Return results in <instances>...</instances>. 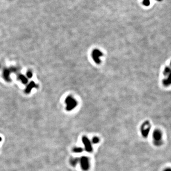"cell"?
<instances>
[{
	"mask_svg": "<svg viewBox=\"0 0 171 171\" xmlns=\"http://www.w3.org/2000/svg\"><path fill=\"white\" fill-rule=\"evenodd\" d=\"M77 162H78V160H77V159H76V158L71 160L70 163L72 165H73V166H75V165H77Z\"/></svg>",
	"mask_w": 171,
	"mask_h": 171,
	"instance_id": "11",
	"label": "cell"
},
{
	"mask_svg": "<svg viewBox=\"0 0 171 171\" xmlns=\"http://www.w3.org/2000/svg\"><path fill=\"white\" fill-rule=\"evenodd\" d=\"M1 140H2V138L0 137V142H1Z\"/></svg>",
	"mask_w": 171,
	"mask_h": 171,
	"instance_id": "15",
	"label": "cell"
},
{
	"mask_svg": "<svg viewBox=\"0 0 171 171\" xmlns=\"http://www.w3.org/2000/svg\"><path fill=\"white\" fill-rule=\"evenodd\" d=\"M103 53L98 49H94L92 52L91 57L94 62L96 64H100L101 62V58L103 56Z\"/></svg>",
	"mask_w": 171,
	"mask_h": 171,
	"instance_id": "3",
	"label": "cell"
},
{
	"mask_svg": "<svg viewBox=\"0 0 171 171\" xmlns=\"http://www.w3.org/2000/svg\"><path fill=\"white\" fill-rule=\"evenodd\" d=\"M80 163L81 165V168L83 171H88L89 169L90 164L89 161V158L86 156L82 157L80 159Z\"/></svg>",
	"mask_w": 171,
	"mask_h": 171,
	"instance_id": "5",
	"label": "cell"
},
{
	"mask_svg": "<svg viewBox=\"0 0 171 171\" xmlns=\"http://www.w3.org/2000/svg\"><path fill=\"white\" fill-rule=\"evenodd\" d=\"M163 171H171V168H166L163 170Z\"/></svg>",
	"mask_w": 171,
	"mask_h": 171,
	"instance_id": "14",
	"label": "cell"
},
{
	"mask_svg": "<svg viewBox=\"0 0 171 171\" xmlns=\"http://www.w3.org/2000/svg\"><path fill=\"white\" fill-rule=\"evenodd\" d=\"M151 130V125L149 121H145L141 127L142 135L144 138L147 137Z\"/></svg>",
	"mask_w": 171,
	"mask_h": 171,
	"instance_id": "4",
	"label": "cell"
},
{
	"mask_svg": "<svg viewBox=\"0 0 171 171\" xmlns=\"http://www.w3.org/2000/svg\"><path fill=\"white\" fill-rule=\"evenodd\" d=\"M27 77H29V78H31V77H32V73H31V71H28V72H27Z\"/></svg>",
	"mask_w": 171,
	"mask_h": 171,
	"instance_id": "13",
	"label": "cell"
},
{
	"mask_svg": "<svg viewBox=\"0 0 171 171\" xmlns=\"http://www.w3.org/2000/svg\"><path fill=\"white\" fill-rule=\"evenodd\" d=\"M19 79L21 80L22 82L24 84H26L28 82V80L24 76L22 75H20L19 76Z\"/></svg>",
	"mask_w": 171,
	"mask_h": 171,
	"instance_id": "9",
	"label": "cell"
},
{
	"mask_svg": "<svg viewBox=\"0 0 171 171\" xmlns=\"http://www.w3.org/2000/svg\"><path fill=\"white\" fill-rule=\"evenodd\" d=\"M10 71L8 69H5L3 70V77L5 80L7 81H9L10 80Z\"/></svg>",
	"mask_w": 171,
	"mask_h": 171,
	"instance_id": "8",
	"label": "cell"
},
{
	"mask_svg": "<svg viewBox=\"0 0 171 171\" xmlns=\"http://www.w3.org/2000/svg\"><path fill=\"white\" fill-rule=\"evenodd\" d=\"M99 141V139L97 137H94L93 138L92 142L93 143H94V144H97V143H98Z\"/></svg>",
	"mask_w": 171,
	"mask_h": 171,
	"instance_id": "12",
	"label": "cell"
},
{
	"mask_svg": "<svg viewBox=\"0 0 171 171\" xmlns=\"http://www.w3.org/2000/svg\"><path fill=\"white\" fill-rule=\"evenodd\" d=\"M65 103L66 105V110L70 111L76 108L77 105V102L75 98L72 96H68L66 98Z\"/></svg>",
	"mask_w": 171,
	"mask_h": 171,
	"instance_id": "2",
	"label": "cell"
},
{
	"mask_svg": "<svg viewBox=\"0 0 171 171\" xmlns=\"http://www.w3.org/2000/svg\"><path fill=\"white\" fill-rule=\"evenodd\" d=\"M73 151L75 153H81L82 152L83 149L81 147H76V148H74Z\"/></svg>",
	"mask_w": 171,
	"mask_h": 171,
	"instance_id": "10",
	"label": "cell"
},
{
	"mask_svg": "<svg viewBox=\"0 0 171 171\" xmlns=\"http://www.w3.org/2000/svg\"><path fill=\"white\" fill-rule=\"evenodd\" d=\"M153 139L154 145L156 147H159L162 145L163 143V133L160 129H156L153 134Z\"/></svg>",
	"mask_w": 171,
	"mask_h": 171,
	"instance_id": "1",
	"label": "cell"
},
{
	"mask_svg": "<svg viewBox=\"0 0 171 171\" xmlns=\"http://www.w3.org/2000/svg\"><path fill=\"white\" fill-rule=\"evenodd\" d=\"M37 87H38L37 85H36L35 83L32 81L28 85L26 90H25V92L26 93H29L31 92V90L32 89V88H37Z\"/></svg>",
	"mask_w": 171,
	"mask_h": 171,
	"instance_id": "7",
	"label": "cell"
},
{
	"mask_svg": "<svg viewBox=\"0 0 171 171\" xmlns=\"http://www.w3.org/2000/svg\"><path fill=\"white\" fill-rule=\"evenodd\" d=\"M82 140L86 150L89 153L91 152L92 151V147L91 143L89 140V138L87 137L86 136H83Z\"/></svg>",
	"mask_w": 171,
	"mask_h": 171,
	"instance_id": "6",
	"label": "cell"
}]
</instances>
